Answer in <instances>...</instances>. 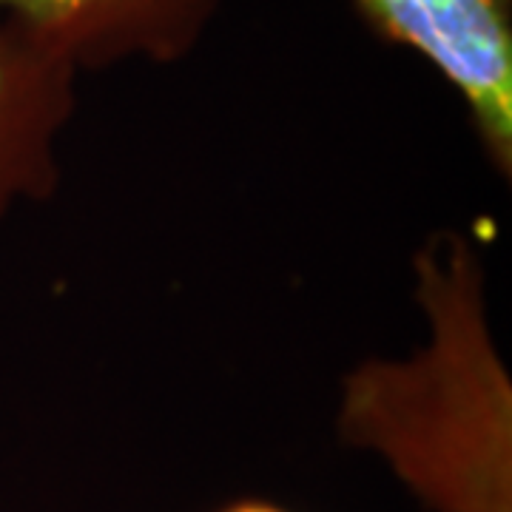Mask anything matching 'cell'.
Returning <instances> with one entry per match:
<instances>
[{
  "label": "cell",
  "mask_w": 512,
  "mask_h": 512,
  "mask_svg": "<svg viewBox=\"0 0 512 512\" xmlns=\"http://www.w3.org/2000/svg\"><path fill=\"white\" fill-rule=\"evenodd\" d=\"M390 43L413 49L461 97L501 180L512 177V0H353Z\"/></svg>",
  "instance_id": "cell-2"
},
{
  "label": "cell",
  "mask_w": 512,
  "mask_h": 512,
  "mask_svg": "<svg viewBox=\"0 0 512 512\" xmlns=\"http://www.w3.org/2000/svg\"><path fill=\"white\" fill-rule=\"evenodd\" d=\"M77 69L0 18V220L60 183L57 146L77 106Z\"/></svg>",
  "instance_id": "cell-4"
},
{
  "label": "cell",
  "mask_w": 512,
  "mask_h": 512,
  "mask_svg": "<svg viewBox=\"0 0 512 512\" xmlns=\"http://www.w3.org/2000/svg\"><path fill=\"white\" fill-rule=\"evenodd\" d=\"M222 512H288L282 507H276L271 501H256V498H248V501H237L231 507H225Z\"/></svg>",
  "instance_id": "cell-5"
},
{
  "label": "cell",
  "mask_w": 512,
  "mask_h": 512,
  "mask_svg": "<svg viewBox=\"0 0 512 512\" xmlns=\"http://www.w3.org/2000/svg\"><path fill=\"white\" fill-rule=\"evenodd\" d=\"M220 6L222 0H0V18L77 72H89L128 60H183Z\"/></svg>",
  "instance_id": "cell-3"
},
{
  "label": "cell",
  "mask_w": 512,
  "mask_h": 512,
  "mask_svg": "<svg viewBox=\"0 0 512 512\" xmlns=\"http://www.w3.org/2000/svg\"><path fill=\"white\" fill-rule=\"evenodd\" d=\"M424 342L339 384L336 436L379 458L427 512H512V376L476 239L441 228L413 254Z\"/></svg>",
  "instance_id": "cell-1"
}]
</instances>
